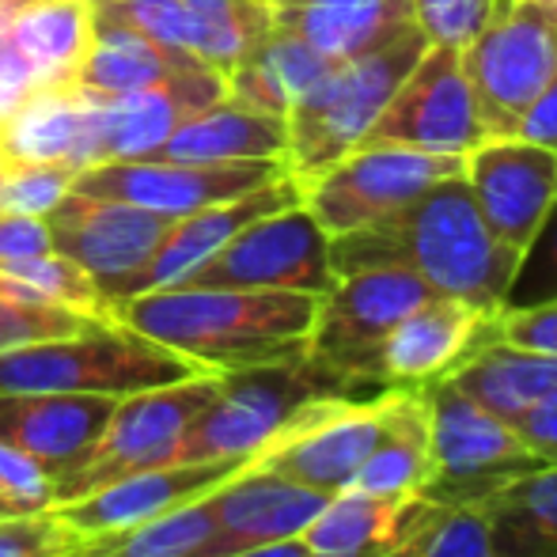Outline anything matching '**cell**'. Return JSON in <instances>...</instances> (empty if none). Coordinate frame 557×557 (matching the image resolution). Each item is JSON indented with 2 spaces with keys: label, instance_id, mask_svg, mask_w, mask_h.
<instances>
[{
  "label": "cell",
  "instance_id": "cell-41",
  "mask_svg": "<svg viewBox=\"0 0 557 557\" xmlns=\"http://www.w3.org/2000/svg\"><path fill=\"white\" fill-rule=\"evenodd\" d=\"M546 300H557V206L546 216L535 243L523 250L505 308H528V304H546Z\"/></svg>",
  "mask_w": 557,
  "mask_h": 557
},
{
  "label": "cell",
  "instance_id": "cell-12",
  "mask_svg": "<svg viewBox=\"0 0 557 557\" xmlns=\"http://www.w3.org/2000/svg\"><path fill=\"white\" fill-rule=\"evenodd\" d=\"M383 425V403L375 398H319L308 403L262 451L250 459L255 470H270L315 493L349 490L357 470L372 455Z\"/></svg>",
  "mask_w": 557,
  "mask_h": 557
},
{
  "label": "cell",
  "instance_id": "cell-6",
  "mask_svg": "<svg viewBox=\"0 0 557 557\" xmlns=\"http://www.w3.org/2000/svg\"><path fill=\"white\" fill-rule=\"evenodd\" d=\"M421 395L429 406V478L421 500L482 508L508 482L546 467L508 421L462 395L451 380L425 383Z\"/></svg>",
  "mask_w": 557,
  "mask_h": 557
},
{
  "label": "cell",
  "instance_id": "cell-9",
  "mask_svg": "<svg viewBox=\"0 0 557 557\" xmlns=\"http://www.w3.org/2000/svg\"><path fill=\"white\" fill-rule=\"evenodd\" d=\"M216 391H221V372H206L183 383H168V387L117 398L91 459L76 474H69L65 482L53 485V505L81 500L88 493L117 482V478L140 474V470L175 467L186 429L213 403Z\"/></svg>",
  "mask_w": 557,
  "mask_h": 557
},
{
  "label": "cell",
  "instance_id": "cell-28",
  "mask_svg": "<svg viewBox=\"0 0 557 557\" xmlns=\"http://www.w3.org/2000/svg\"><path fill=\"white\" fill-rule=\"evenodd\" d=\"M337 61L323 58L315 46H308L304 38L288 35V30L273 27L232 73L227 81V99L243 107H255L262 114L288 117L296 103L331 73Z\"/></svg>",
  "mask_w": 557,
  "mask_h": 557
},
{
  "label": "cell",
  "instance_id": "cell-21",
  "mask_svg": "<svg viewBox=\"0 0 557 557\" xmlns=\"http://www.w3.org/2000/svg\"><path fill=\"white\" fill-rule=\"evenodd\" d=\"M96 107L73 81L38 84L23 103L0 117V171L73 168L96 163Z\"/></svg>",
  "mask_w": 557,
  "mask_h": 557
},
{
  "label": "cell",
  "instance_id": "cell-14",
  "mask_svg": "<svg viewBox=\"0 0 557 557\" xmlns=\"http://www.w3.org/2000/svg\"><path fill=\"white\" fill-rule=\"evenodd\" d=\"M478 140H485V133L462 53L451 46H429L375 117L364 145H406L418 152L467 156Z\"/></svg>",
  "mask_w": 557,
  "mask_h": 557
},
{
  "label": "cell",
  "instance_id": "cell-23",
  "mask_svg": "<svg viewBox=\"0 0 557 557\" xmlns=\"http://www.w3.org/2000/svg\"><path fill=\"white\" fill-rule=\"evenodd\" d=\"M485 323H490V311L474 304L441 293L425 296L418 308L398 319V326L383 342V387H425L433 380H444L478 349Z\"/></svg>",
  "mask_w": 557,
  "mask_h": 557
},
{
  "label": "cell",
  "instance_id": "cell-30",
  "mask_svg": "<svg viewBox=\"0 0 557 557\" xmlns=\"http://www.w3.org/2000/svg\"><path fill=\"white\" fill-rule=\"evenodd\" d=\"M490 557H557V467H539L482 505Z\"/></svg>",
  "mask_w": 557,
  "mask_h": 557
},
{
  "label": "cell",
  "instance_id": "cell-26",
  "mask_svg": "<svg viewBox=\"0 0 557 557\" xmlns=\"http://www.w3.org/2000/svg\"><path fill=\"white\" fill-rule=\"evenodd\" d=\"M383 425L380 441L349 490L383 493V497H418L429 478V406L421 387L380 391Z\"/></svg>",
  "mask_w": 557,
  "mask_h": 557
},
{
  "label": "cell",
  "instance_id": "cell-42",
  "mask_svg": "<svg viewBox=\"0 0 557 557\" xmlns=\"http://www.w3.org/2000/svg\"><path fill=\"white\" fill-rule=\"evenodd\" d=\"M50 250H53V243H50V232H46L42 216L0 213V265L50 255Z\"/></svg>",
  "mask_w": 557,
  "mask_h": 557
},
{
  "label": "cell",
  "instance_id": "cell-13",
  "mask_svg": "<svg viewBox=\"0 0 557 557\" xmlns=\"http://www.w3.org/2000/svg\"><path fill=\"white\" fill-rule=\"evenodd\" d=\"M288 175L285 160L243 163H183V160H107L76 171L73 190L88 198H111L163 216H190L250 194Z\"/></svg>",
  "mask_w": 557,
  "mask_h": 557
},
{
  "label": "cell",
  "instance_id": "cell-5",
  "mask_svg": "<svg viewBox=\"0 0 557 557\" xmlns=\"http://www.w3.org/2000/svg\"><path fill=\"white\" fill-rule=\"evenodd\" d=\"M334 395L357 398V391L308 352L277 364L221 372V391L186 429L175 462H250L304 406Z\"/></svg>",
  "mask_w": 557,
  "mask_h": 557
},
{
  "label": "cell",
  "instance_id": "cell-47",
  "mask_svg": "<svg viewBox=\"0 0 557 557\" xmlns=\"http://www.w3.org/2000/svg\"><path fill=\"white\" fill-rule=\"evenodd\" d=\"M543 4H557V0H543Z\"/></svg>",
  "mask_w": 557,
  "mask_h": 557
},
{
  "label": "cell",
  "instance_id": "cell-10",
  "mask_svg": "<svg viewBox=\"0 0 557 557\" xmlns=\"http://www.w3.org/2000/svg\"><path fill=\"white\" fill-rule=\"evenodd\" d=\"M451 175H462V156L418 152L406 145H360L323 175L308 178L300 190L304 209L334 239L387 221Z\"/></svg>",
  "mask_w": 557,
  "mask_h": 557
},
{
  "label": "cell",
  "instance_id": "cell-11",
  "mask_svg": "<svg viewBox=\"0 0 557 557\" xmlns=\"http://www.w3.org/2000/svg\"><path fill=\"white\" fill-rule=\"evenodd\" d=\"M183 285L194 288H262V293H311L323 296L334 285L331 235L300 206H288L209 255Z\"/></svg>",
  "mask_w": 557,
  "mask_h": 557
},
{
  "label": "cell",
  "instance_id": "cell-40",
  "mask_svg": "<svg viewBox=\"0 0 557 557\" xmlns=\"http://www.w3.org/2000/svg\"><path fill=\"white\" fill-rule=\"evenodd\" d=\"M53 508V482L38 462L0 444V520L4 516H35Z\"/></svg>",
  "mask_w": 557,
  "mask_h": 557
},
{
  "label": "cell",
  "instance_id": "cell-4",
  "mask_svg": "<svg viewBox=\"0 0 557 557\" xmlns=\"http://www.w3.org/2000/svg\"><path fill=\"white\" fill-rule=\"evenodd\" d=\"M194 375H206L198 360L111 319L84 334L50 337V342L4 352L0 357V395L61 391V395L125 398L137 391L194 380Z\"/></svg>",
  "mask_w": 557,
  "mask_h": 557
},
{
  "label": "cell",
  "instance_id": "cell-38",
  "mask_svg": "<svg viewBox=\"0 0 557 557\" xmlns=\"http://www.w3.org/2000/svg\"><path fill=\"white\" fill-rule=\"evenodd\" d=\"M73 168H12L0 171V213L46 216L69 190H73Z\"/></svg>",
  "mask_w": 557,
  "mask_h": 557
},
{
  "label": "cell",
  "instance_id": "cell-3",
  "mask_svg": "<svg viewBox=\"0 0 557 557\" xmlns=\"http://www.w3.org/2000/svg\"><path fill=\"white\" fill-rule=\"evenodd\" d=\"M429 50L425 35L418 27H403L380 42L375 50H364L349 61H337L331 73L288 111V152L285 168L296 183L323 175L337 160L364 145L375 117L391 103L403 76L421 61Z\"/></svg>",
  "mask_w": 557,
  "mask_h": 557
},
{
  "label": "cell",
  "instance_id": "cell-46",
  "mask_svg": "<svg viewBox=\"0 0 557 557\" xmlns=\"http://www.w3.org/2000/svg\"><path fill=\"white\" fill-rule=\"evenodd\" d=\"M270 4H288V0H270Z\"/></svg>",
  "mask_w": 557,
  "mask_h": 557
},
{
  "label": "cell",
  "instance_id": "cell-8",
  "mask_svg": "<svg viewBox=\"0 0 557 557\" xmlns=\"http://www.w3.org/2000/svg\"><path fill=\"white\" fill-rule=\"evenodd\" d=\"M462 53L485 137H516L523 111L557 73V4L505 0Z\"/></svg>",
  "mask_w": 557,
  "mask_h": 557
},
{
  "label": "cell",
  "instance_id": "cell-31",
  "mask_svg": "<svg viewBox=\"0 0 557 557\" xmlns=\"http://www.w3.org/2000/svg\"><path fill=\"white\" fill-rule=\"evenodd\" d=\"M418 497H383V493L342 490L323 512L304 528V546L323 557H383L398 539L406 512Z\"/></svg>",
  "mask_w": 557,
  "mask_h": 557
},
{
  "label": "cell",
  "instance_id": "cell-29",
  "mask_svg": "<svg viewBox=\"0 0 557 557\" xmlns=\"http://www.w3.org/2000/svg\"><path fill=\"white\" fill-rule=\"evenodd\" d=\"M444 380H451L462 395H470L478 406L512 425L531 406L557 395V357L493 342L470 352Z\"/></svg>",
  "mask_w": 557,
  "mask_h": 557
},
{
  "label": "cell",
  "instance_id": "cell-17",
  "mask_svg": "<svg viewBox=\"0 0 557 557\" xmlns=\"http://www.w3.org/2000/svg\"><path fill=\"white\" fill-rule=\"evenodd\" d=\"M117 398L27 391L0 395V444L42 467L53 485L84 467L111 421Z\"/></svg>",
  "mask_w": 557,
  "mask_h": 557
},
{
  "label": "cell",
  "instance_id": "cell-43",
  "mask_svg": "<svg viewBox=\"0 0 557 557\" xmlns=\"http://www.w3.org/2000/svg\"><path fill=\"white\" fill-rule=\"evenodd\" d=\"M512 429H516V436L531 447V455H539V462L557 467V395L531 406L523 418L512 421Z\"/></svg>",
  "mask_w": 557,
  "mask_h": 557
},
{
  "label": "cell",
  "instance_id": "cell-1",
  "mask_svg": "<svg viewBox=\"0 0 557 557\" xmlns=\"http://www.w3.org/2000/svg\"><path fill=\"white\" fill-rule=\"evenodd\" d=\"M334 273L364 265H403L433 293L467 300L497 315L508 304L520 255L482 221L467 178L451 175L387 221L331 239Z\"/></svg>",
  "mask_w": 557,
  "mask_h": 557
},
{
  "label": "cell",
  "instance_id": "cell-22",
  "mask_svg": "<svg viewBox=\"0 0 557 557\" xmlns=\"http://www.w3.org/2000/svg\"><path fill=\"white\" fill-rule=\"evenodd\" d=\"M326 500H331L326 493L296 485L270 470H255L247 462L239 474L209 493L216 516L213 557H232L255 550V546L300 539L304 528L323 512Z\"/></svg>",
  "mask_w": 557,
  "mask_h": 557
},
{
  "label": "cell",
  "instance_id": "cell-25",
  "mask_svg": "<svg viewBox=\"0 0 557 557\" xmlns=\"http://www.w3.org/2000/svg\"><path fill=\"white\" fill-rule=\"evenodd\" d=\"M413 23L410 0H288L273 4V27L304 38L323 58L349 61Z\"/></svg>",
  "mask_w": 557,
  "mask_h": 557
},
{
  "label": "cell",
  "instance_id": "cell-44",
  "mask_svg": "<svg viewBox=\"0 0 557 557\" xmlns=\"http://www.w3.org/2000/svg\"><path fill=\"white\" fill-rule=\"evenodd\" d=\"M516 137L535 140L557 152V73L546 81V88L535 96V103L523 111L520 125H516Z\"/></svg>",
  "mask_w": 557,
  "mask_h": 557
},
{
  "label": "cell",
  "instance_id": "cell-34",
  "mask_svg": "<svg viewBox=\"0 0 557 557\" xmlns=\"http://www.w3.org/2000/svg\"><path fill=\"white\" fill-rule=\"evenodd\" d=\"M216 516L209 493L160 520L117 535L99 557H213Z\"/></svg>",
  "mask_w": 557,
  "mask_h": 557
},
{
  "label": "cell",
  "instance_id": "cell-37",
  "mask_svg": "<svg viewBox=\"0 0 557 557\" xmlns=\"http://www.w3.org/2000/svg\"><path fill=\"white\" fill-rule=\"evenodd\" d=\"M505 0H410L413 27L425 35L429 46L467 50L497 15Z\"/></svg>",
  "mask_w": 557,
  "mask_h": 557
},
{
  "label": "cell",
  "instance_id": "cell-20",
  "mask_svg": "<svg viewBox=\"0 0 557 557\" xmlns=\"http://www.w3.org/2000/svg\"><path fill=\"white\" fill-rule=\"evenodd\" d=\"M227 96L224 73L209 65L178 69L175 76L96 107V163L152 160L178 122Z\"/></svg>",
  "mask_w": 557,
  "mask_h": 557
},
{
  "label": "cell",
  "instance_id": "cell-2",
  "mask_svg": "<svg viewBox=\"0 0 557 557\" xmlns=\"http://www.w3.org/2000/svg\"><path fill=\"white\" fill-rule=\"evenodd\" d=\"M319 296L171 285L114 304V319L198 360L206 372L277 364L308 352Z\"/></svg>",
  "mask_w": 557,
  "mask_h": 557
},
{
  "label": "cell",
  "instance_id": "cell-35",
  "mask_svg": "<svg viewBox=\"0 0 557 557\" xmlns=\"http://www.w3.org/2000/svg\"><path fill=\"white\" fill-rule=\"evenodd\" d=\"M99 323H111V319L84 315V311L73 308H53V304H27L0 293V357L12 349H23V345L50 342V337L84 334Z\"/></svg>",
  "mask_w": 557,
  "mask_h": 557
},
{
  "label": "cell",
  "instance_id": "cell-15",
  "mask_svg": "<svg viewBox=\"0 0 557 557\" xmlns=\"http://www.w3.org/2000/svg\"><path fill=\"white\" fill-rule=\"evenodd\" d=\"M474 206L508 250H523L557 206V152L523 137H485L462 156Z\"/></svg>",
  "mask_w": 557,
  "mask_h": 557
},
{
  "label": "cell",
  "instance_id": "cell-36",
  "mask_svg": "<svg viewBox=\"0 0 557 557\" xmlns=\"http://www.w3.org/2000/svg\"><path fill=\"white\" fill-rule=\"evenodd\" d=\"M88 543L53 508L0 520V557H88Z\"/></svg>",
  "mask_w": 557,
  "mask_h": 557
},
{
  "label": "cell",
  "instance_id": "cell-16",
  "mask_svg": "<svg viewBox=\"0 0 557 557\" xmlns=\"http://www.w3.org/2000/svg\"><path fill=\"white\" fill-rule=\"evenodd\" d=\"M42 221L53 250L81 265L107 300L125 277H133L156 255L178 216L69 190Z\"/></svg>",
  "mask_w": 557,
  "mask_h": 557
},
{
  "label": "cell",
  "instance_id": "cell-33",
  "mask_svg": "<svg viewBox=\"0 0 557 557\" xmlns=\"http://www.w3.org/2000/svg\"><path fill=\"white\" fill-rule=\"evenodd\" d=\"M383 557H490L482 508L413 500L395 546Z\"/></svg>",
  "mask_w": 557,
  "mask_h": 557
},
{
  "label": "cell",
  "instance_id": "cell-18",
  "mask_svg": "<svg viewBox=\"0 0 557 557\" xmlns=\"http://www.w3.org/2000/svg\"><path fill=\"white\" fill-rule=\"evenodd\" d=\"M304 201V190L293 175H281L273 183L258 186L250 194H239L232 201H221V206H209V209H198L190 216H178L175 227L168 232V239L156 247V255L140 265L133 277H125L122 285L107 296V304H122L129 296H140V293H156V288H171V285H183L186 273H194L209 255L224 247L232 235H239L247 224L262 221L270 213H281L288 206H300Z\"/></svg>",
  "mask_w": 557,
  "mask_h": 557
},
{
  "label": "cell",
  "instance_id": "cell-32",
  "mask_svg": "<svg viewBox=\"0 0 557 557\" xmlns=\"http://www.w3.org/2000/svg\"><path fill=\"white\" fill-rule=\"evenodd\" d=\"M4 30L42 84L73 81L91 42V0H30L4 12Z\"/></svg>",
  "mask_w": 557,
  "mask_h": 557
},
{
  "label": "cell",
  "instance_id": "cell-45",
  "mask_svg": "<svg viewBox=\"0 0 557 557\" xmlns=\"http://www.w3.org/2000/svg\"><path fill=\"white\" fill-rule=\"evenodd\" d=\"M30 4V0H0V12H12V8H23Z\"/></svg>",
  "mask_w": 557,
  "mask_h": 557
},
{
  "label": "cell",
  "instance_id": "cell-24",
  "mask_svg": "<svg viewBox=\"0 0 557 557\" xmlns=\"http://www.w3.org/2000/svg\"><path fill=\"white\" fill-rule=\"evenodd\" d=\"M288 125L285 117L262 114L235 99L206 107L175 125L152 160L183 163H243V160H285Z\"/></svg>",
  "mask_w": 557,
  "mask_h": 557
},
{
  "label": "cell",
  "instance_id": "cell-39",
  "mask_svg": "<svg viewBox=\"0 0 557 557\" xmlns=\"http://www.w3.org/2000/svg\"><path fill=\"white\" fill-rule=\"evenodd\" d=\"M493 342L557 357V300L528 304V308H500L497 315H490V323H485V334H482V342H478V349Z\"/></svg>",
  "mask_w": 557,
  "mask_h": 557
},
{
  "label": "cell",
  "instance_id": "cell-27",
  "mask_svg": "<svg viewBox=\"0 0 557 557\" xmlns=\"http://www.w3.org/2000/svg\"><path fill=\"white\" fill-rule=\"evenodd\" d=\"M190 65H201V61L186 58V53L171 50V46L152 42V38H145L133 27L91 15V42L84 50L73 84L81 91H88L91 99L107 103V99L152 88V84L168 81L178 69Z\"/></svg>",
  "mask_w": 557,
  "mask_h": 557
},
{
  "label": "cell",
  "instance_id": "cell-7",
  "mask_svg": "<svg viewBox=\"0 0 557 557\" xmlns=\"http://www.w3.org/2000/svg\"><path fill=\"white\" fill-rule=\"evenodd\" d=\"M425 296H433V288L403 265L334 273V285L319 296L308 357L342 375L352 391L383 387V342L398 326V319L418 308Z\"/></svg>",
  "mask_w": 557,
  "mask_h": 557
},
{
  "label": "cell",
  "instance_id": "cell-19",
  "mask_svg": "<svg viewBox=\"0 0 557 557\" xmlns=\"http://www.w3.org/2000/svg\"><path fill=\"white\" fill-rule=\"evenodd\" d=\"M247 462L224 459V462H175V467L140 470V474L117 478L103 490L88 493L69 505H53V512L76 528L84 539L96 535H129L133 528L160 520L175 508L213 493L227 478H235Z\"/></svg>",
  "mask_w": 557,
  "mask_h": 557
}]
</instances>
